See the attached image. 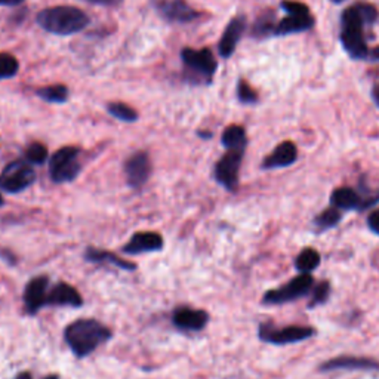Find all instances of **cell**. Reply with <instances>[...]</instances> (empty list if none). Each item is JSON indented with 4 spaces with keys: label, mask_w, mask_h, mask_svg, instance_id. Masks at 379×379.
<instances>
[{
    "label": "cell",
    "mask_w": 379,
    "mask_h": 379,
    "mask_svg": "<svg viewBox=\"0 0 379 379\" xmlns=\"http://www.w3.org/2000/svg\"><path fill=\"white\" fill-rule=\"evenodd\" d=\"M378 17V9L366 2H357L342 12L339 39L344 51L353 59L379 61V49L372 51L365 36L366 27L373 25Z\"/></svg>",
    "instance_id": "obj_1"
},
{
    "label": "cell",
    "mask_w": 379,
    "mask_h": 379,
    "mask_svg": "<svg viewBox=\"0 0 379 379\" xmlns=\"http://www.w3.org/2000/svg\"><path fill=\"white\" fill-rule=\"evenodd\" d=\"M110 338H112V330L93 319L76 320L64 330V339L73 354L78 358L88 357Z\"/></svg>",
    "instance_id": "obj_2"
},
{
    "label": "cell",
    "mask_w": 379,
    "mask_h": 379,
    "mask_svg": "<svg viewBox=\"0 0 379 379\" xmlns=\"http://www.w3.org/2000/svg\"><path fill=\"white\" fill-rule=\"evenodd\" d=\"M36 23L46 33L55 36H71L83 31L89 25L91 18L85 11L76 6L59 5L42 9L37 13Z\"/></svg>",
    "instance_id": "obj_3"
},
{
    "label": "cell",
    "mask_w": 379,
    "mask_h": 379,
    "mask_svg": "<svg viewBox=\"0 0 379 379\" xmlns=\"http://www.w3.org/2000/svg\"><path fill=\"white\" fill-rule=\"evenodd\" d=\"M281 9L286 12V17L280 20L276 27V36H289L295 33H304L314 27V17L310 8L301 2H281Z\"/></svg>",
    "instance_id": "obj_4"
},
{
    "label": "cell",
    "mask_w": 379,
    "mask_h": 379,
    "mask_svg": "<svg viewBox=\"0 0 379 379\" xmlns=\"http://www.w3.org/2000/svg\"><path fill=\"white\" fill-rule=\"evenodd\" d=\"M81 150L77 147H62L55 151L49 161V175L55 184L71 182L82 170V163L78 161Z\"/></svg>",
    "instance_id": "obj_5"
},
{
    "label": "cell",
    "mask_w": 379,
    "mask_h": 379,
    "mask_svg": "<svg viewBox=\"0 0 379 379\" xmlns=\"http://www.w3.org/2000/svg\"><path fill=\"white\" fill-rule=\"evenodd\" d=\"M181 61L184 67L192 74L194 82H211L216 73L218 62L208 47L203 49H192V47H184L181 51Z\"/></svg>",
    "instance_id": "obj_6"
},
{
    "label": "cell",
    "mask_w": 379,
    "mask_h": 379,
    "mask_svg": "<svg viewBox=\"0 0 379 379\" xmlns=\"http://www.w3.org/2000/svg\"><path fill=\"white\" fill-rule=\"evenodd\" d=\"M36 181L33 165L24 161H13L0 172V190L8 194H18L25 192Z\"/></svg>",
    "instance_id": "obj_7"
},
{
    "label": "cell",
    "mask_w": 379,
    "mask_h": 379,
    "mask_svg": "<svg viewBox=\"0 0 379 379\" xmlns=\"http://www.w3.org/2000/svg\"><path fill=\"white\" fill-rule=\"evenodd\" d=\"M314 288V279L311 274H299L293 277L291 281H288L283 286L277 289L268 291L264 298L262 303L268 305H280V304H288L296 299H301L311 293Z\"/></svg>",
    "instance_id": "obj_8"
},
{
    "label": "cell",
    "mask_w": 379,
    "mask_h": 379,
    "mask_svg": "<svg viewBox=\"0 0 379 379\" xmlns=\"http://www.w3.org/2000/svg\"><path fill=\"white\" fill-rule=\"evenodd\" d=\"M315 334V330L310 326H286L277 329L273 325L262 323L258 329V337L261 341L274 344V345H289L303 342L305 339H310Z\"/></svg>",
    "instance_id": "obj_9"
},
{
    "label": "cell",
    "mask_w": 379,
    "mask_h": 379,
    "mask_svg": "<svg viewBox=\"0 0 379 379\" xmlns=\"http://www.w3.org/2000/svg\"><path fill=\"white\" fill-rule=\"evenodd\" d=\"M243 156V150H227V153L215 165L214 177L216 182L228 190V192H234L237 185H239Z\"/></svg>",
    "instance_id": "obj_10"
},
{
    "label": "cell",
    "mask_w": 379,
    "mask_h": 379,
    "mask_svg": "<svg viewBox=\"0 0 379 379\" xmlns=\"http://www.w3.org/2000/svg\"><path fill=\"white\" fill-rule=\"evenodd\" d=\"M154 9L161 17L170 24L194 23L202 17V12L194 9L185 0H154Z\"/></svg>",
    "instance_id": "obj_11"
},
{
    "label": "cell",
    "mask_w": 379,
    "mask_h": 379,
    "mask_svg": "<svg viewBox=\"0 0 379 379\" xmlns=\"http://www.w3.org/2000/svg\"><path fill=\"white\" fill-rule=\"evenodd\" d=\"M126 181L132 188L144 185L151 175V161L146 151H136L124 162Z\"/></svg>",
    "instance_id": "obj_12"
},
{
    "label": "cell",
    "mask_w": 379,
    "mask_h": 379,
    "mask_svg": "<svg viewBox=\"0 0 379 379\" xmlns=\"http://www.w3.org/2000/svg\"><path fill=\"white\" fill-rule=\"evenodd\" d=\"M47 293H49V277L36 276L31 279L24 288V305L27 313L36 314L40 308L46 307Z\"/></svg>",
    "instance_id": "obj_13"
},
{
    "label": "cell",
    "mask_w": 379,
    "mask_h": 379,
    "mask_svg": "<svg viewBox=\"0 0 379 379\" xmlns=\"http://www.w3.org/2000/svg\"><path fill=\"white\" fill-rule=\"evenodd\" d=\"M163 249V237L154 231L135 233L129 242L123 246V252L128 255H141L159 252Z\"/></svg>",
    "instance_id": "obj_14"
},
{
    "label": "cell",
    "mask_w": 379,
    "mask_h": 379,
    "mask_svg": "<svg viewBox=\"0 0 379 379\" xmlns=\"http://www.w3.org/2000/svg\"><path fill=\"white\" fill-rule=\"evenodd\" d=\"M246 25L247 21L243 15H237V17L230 20V23L227 24L223 37H221L218 43V52L224 59L230 58L235 52V47L245 33Z\"/></svg>",
    "instance_id": "obj_15"
},
{
    "label": "cell",
    "mask_w": 379,
    "mask_h": 379,
    "mask_svg": "<svg viewBox=\"0 0 379 379\" xmlns=\"http://www.w3.org/2000/svg\"><path fill=\"white\" fill-rule=\"evenodd\" d=\"M172 322L178 329L188 332H199L206 327L209 322V314L203 310L190 307H180L173 311Z\"/></svg>",
    "instance_id": "obj_16"
},
{
    "label": "cell",
    "mask_w": 379,
    "mask_h": 379,
    "mask_svg": "<svg viewBox=\"0 0 379 379\" xmlns=\"http://www.w3.org/2000/svg\"><path fill=\"white\" fill-rule=\"evenodd\" d=\"M296 159H298L296 146L292 141H283L265 157L262 162V169L272 170V169L289 168L296 162Z\"/></svg>",
    "instance_id": "obj_17"
},
{
    "label": "cell",
    "mask_w": 379,
    "mask_h": 379,
    "mask_svg": "<svg viewBox=\"0 0 379 379\" xmlns=\"http://www.w3.org/2000/svg\"><path fill=\"white\" fill-rule=\"evenodd\" d=\"M46 305L54 307H82L83 298L76 288L69 283H57L55 286L47 293Z\"/></svg>",
    "instance_id": "obj_18"
},
{
    "label": "cell",
    "mask_w": 379,
    "mask_h": 379,
    "mask_svg": "<svg viewBox=\"0 0 379 379\" xmlns=\"http://www.w3.org/2000/svg\"><path fill=\"white\" fill-rule=\"evenodd\" d=\"M330 206L342 211H356L365 209L369 206L368 200L363 199L354 188L351 187H339L334 190L330 194Z\"/></svg>",
    "instance_id": "obj_19"
},
{
    "label": "cell",
    "mask_w": 379,
    "mask_h": 379,
    "mask_svg": "<svg viewBox=\"0 0 379 379\" xmlns=\"http://www.w3.org/2000/svg\"><path fill=\"white\" fill-rule=\"evenodd\" d=\"M326 371H379V363L366 358V357H354V356H342L327 360L320 368Z\"/></svg>",
    "instance_id": "obj_20"
},
{
    "label": "cell",
    "mask_w": 379,
    "mask_h": 379,
    "mask_svg": "<svg viewBox=\"0 0 379 379\" xmlns=\"http://www.w3.org/2000/svg\"><path fill=\"white\" fill-rule=\"evenodd\" d=\"M85 260L93 264H113L115 267L120 268V270L126 272H134L136 270V265L131 261H126L120 258L119 255L113 254V252L103 250V249H95V247H88L85 250Z\"/></svg>",
    "instance_id": "obj_21"
},
{
    "label": "cell",
    "mask_w": 379,
    "mask_h": 379,
    "mask_svg": "<svg viewBox=\"0 0 379 379\" xmlns=\"http://www.w3.org/2000/svg\"><path fill=\"white\" fill-rule=\"evenodd\" d=\"M277 18L274 11H265L252 24L250 35L255 39H267L276 36V27H277Z\"/></svg>",
    "instance_id": "obj_22"
},
{
    "label": "cell",
    "mask_w": 379,
    "mask_h": 379,
    "mask_svg": "<svg viewBox=\"0 0 379 379\" xmlns=\"http://www.w3.org/2000/svg\"><path fill=\"white\" fill-rule=\"evenodd\" d=\"M221 142L227 150H243L246 151L247 147V136L245 128L239 124H231L221 136Z\"/></svg>",
    "instance_id": "obj_23"
},
{
    "label": "cell",
    "mask_w": 379,
    "mask_h": 379,
    "mask_svg": "<svg viewBox=\"0 0 379 379\" xmlns=\"http://www.w3.org/2000/svg\"><path fill=\"white\" fill-rule=\"evenodd\" d=\"M320 254L313 247H307L299 252V255L295 260V268L299 274H311L315 268L320 265Z\"/></svg>",
    "instance_id": "obj_24"
},
{
    "label": "cell",
    "mask_w": 379,
    "mask_h": 379,
    "mask_svg": "<svg viewBox=\"0 0 379 379\" xmlns=\"http://www.w3.org/2000/svg\"><path fill=\"white\" fill-rule=\"evenodd\" d=\"M36 95L49 104H64L69 101L70 91L66 85H49L36 89Z\"/></svg>",
    "instance_id": "obj_25"
},
{
    "label": "cell",
    "mask_w": 379,
    "mask_h": 379,
    "mask_svg": "<svg viewBox=\"0 0 379 379\" xmlns=\"http://www.w3.org/2000/svg\"><path fill=\"white\" fill-rule=\"evenodd\" d=\"M107 112L110 116H113L117 120L124 122V123H134L138 120L136 110H134L131 105L124 103H108Z\"/></svg>",
    "instance_id": "obj_26"
},
{
    "label": "cell",
    "mask_w": 379,
    "mask_h": 379,
    "mask_svg": "<svg viewBox=\"0 0 379 379\" xmlns=\"http://www.w3.org/2000/svg\"><path fill=\"white\" fill-rule=\"evenodd\" d=\"M341 218H342L341 211L337 209V208H334V206H330V208L325 209L320 215L315 216L314 224H315V227H317L319 230L325 231V230L334 228L335 226H338Z\"/></svg>",
    "instance_id": "obj_27"
},
{
    "label": "cell",
    "mask_w": 379,
    "mask_h": 379,
    "mask_svg": "<svg viewBox=\"0 0 379 379\" xmlns=\"http://www.w3.org/2000/svg\"><path fill=\"white\" fill-rule=\"evenodd\" d=\"M20 62L9 52H0V81H6L18 74Z\"/></svg>",
    "instance_id": "obj_28"
},
{
    "label": "cell",
    "mask_w": 379,
    "mask_h": 379,
    "mask_svg": "<svg viewBox=\"0 0 379 379\" xmlns=\"http://www.w3.org/2000/svg\"><path fill=\"white\" fill-rule=\"evenodd\" d=\"M47 148L42 142H33V144H30L24 153V159L30 163V165H43L47 161Z\"/></svg>",
    "instance_id": "obj_29"
},
{
    "label": "cell",
    "mask_w": 379,
    "mask_h": 379,
    "mask_svg": "<svg viewBox=\"0 0 379 379\" xmlns=\"http://www.w3.org/2000/svg\"><path fill=\"white\" fill-rule=\"evenodd\" d=\"M237 98L245 105H254L258 103V93L246 81L240 78L237 83Z\"/></svg>",
    "instance_id": "obj_30"
},
{
    "label": "cell",
    "mask_w": 379,
    "mask_h": 379,
    "mask_svg": "<svg viewBox=\"0 0 379 379\" xmlns=\"http://www.w3.org/2000/svg\"><path fill=\"white\" fill-rule=\"evenodd\" d=\"M330 295V284L327 281H322L317 286L313 288L311 291V303L308 304L310 308L325 304L327 301V298Z\"/></svg>",
    "instance_id": "obj_31"
},
{
    "label": "cell",
    "mask_w": 379,
    "mask_h": 379,
    "mask_svg": "<svg viewBox=\"0 0 379 379\" xmlns=\"http://www.w3.org/2000/svg\"><path fill=\"white\" fill-rule=\"evenodd\" d=\"M83 2L104 8H117L123 4V0H83Z\"/></svg>",
    "instance_id": "obj_32"
},
{
    "label": "cell",
    "mask_w": 379,
    "mask_h": 379,
    "mask_svg": "<svg viewBox=\"0 0 379 379\" xmlns=\"http://www.w3.org/2000/svg\"><path fill=\"white\" fill-rule=\"evenodd\" d=\"M368 227L371 228L372 233L379 235V209H376L375 212H372L368 218Z\"/></svg>",
    "instance_id": "obj_33"
},
{
    "label": "cell",
    "mask_w": 379,
    "mask_h": 379,
    "mask_svg": "<svg viewBox=\"0 0 379 379\" xmlns=\"http://www.w3.org/2000/svg\"><path fill=\"white\" fill-rule=\"evenodd\" d=\"M25 0H0V6H20Z\"/></svg>",
    "instance_id": "obj_34"
},
{
    "label": "cell",
    "mask_w": 379,
    "mask_h": 379,
    "mask_svg": "<svg viewBox=\"0 0 379 379\" xmlns=\"http://www.w3.org/2000/svg\"><path fill=\"white\" fill-rule=\"evenodd\" d=\"M371 95H372V100H373V103H375V104H376V107L379 108V83H376V85L372 88Z\"/></svg>",
    "instance_id": "obj_35"
},
{
    "label": "cell",
    "mask_w": 379,
    "mask_h": 379,
    "mask_svg": "<svg viewBox=\"0 0 379 379\" xmlns=\"http://www.w3.org/2000/svg\"><path fill=\"white\" fill-rule=\"evenodd\" d=\"M15 379H33V378H31L30 372H21V373H18L17 376H15Z\"/></svg>",
    "instance_id": "obj_36"
},
{
    "label": "cell",
    "mask_w": 379,
    "mask_h": 379,
    "mask_svg": "<svg viewBox=\"0 0 379 379\" xmlns=\"http://www.w3.org/2000/svg\"><path fill=\"white\" fill-rule=\"evenodd\" d=\"M43 379H59V376L58 375H47Z\"/></svg>",
    "instance_id": "obj_37"
},
{
    "label": "cell",
    "mask_w": 379,
    "mask_h": 379,
    "mask_svg": "<svg viewBox=\"0 0 379 379\" xmlns=\"http://www.w3.org/2000/svg\"><path fill=\"white\" fill-rule=\"evenodd\" d=\"M330 2H332V4H335V5H341V4L345 2V0H330Z\"/></svg>",
    "instance_id": "obj_38"
},
{
    "label": "cell",
    "mask_w": 379,
    "mask_h": 379,
    "mask_svg": "<svg viewBox=\"0 0 379 379\" xmlns=\"http://www.w3.org/2000/svg\"><path fill=\"white\" fill-rule=\"evenodd\" d=\"M4 203H5V199L0 196V206H4Z\"/></svg>",
    "instance_id": "obj_39"
}]
</instances>
